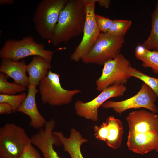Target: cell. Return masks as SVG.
<instances>
[{
	"instance_id": "cell-1",
	"label": "cell",
	"mask_w": 158,
	"mask_h": 158,
	"mask_svg": "<svg viewBox=\"0 0 158 158\" xmlns=\"http://www.w3.org/2000/svg\"><path fill=\"white\" fill-rule=\"evenodd\" d=\"M86 17L83 0H68L54 30L52 44L56 46L80 35L83 32Z\"/></svg>"
},
{
	"instance_id": "cell-2",
	"label": "cell",
	"mask_w": 158,
	"mask_h": 158,
	"mask_svg": "<svg viewBox=\"0 0 158 158\" xmlns=\"http://www.w3.org/2000/svg\"><path fill=\"white\" fill-rule=\"evenodd\" d=\"M53 52L45 49L43 44L39 43L30 36L17 40L8 39L5 41L0 50V57L18 61L31 56H40L51 62Z\"/></svg>"
},
{
	"instance_id": "cell-3",
	"label": "cell",
	"mask_w": 158,
	"mask_h": 158,
	"mask_svg": "<svg viewBox=\"0 0 158 158\" xmlns=\"http://www.w3.org/2000/svg\"><path fill=\"white\" fill-rule=\"evenodd\" d=\"M68 0H42L35 10L33 21L36 32L43 39L51 40L59 15Z\"/></svg>"
},
{
	"instance_id": "cell-4",
	"label": "cell",
	"mask_w": 158,
	"mask_h": 158,
	"mask_svg": "<svg viewBox=\"0 0 158 158\" xmlns=\"http://www.w3.org/2000/svg\"><path fill=\"white\" fill-rule=\"evenodd\" d=\"M31 144L30 138L21 127L8 123L0 128V158H19Z\"/></svg>"
},
{
	"instance_id": "cell-5",
	"label": "cell",
	"mask_w": 158,
	"mask_h": 158,
	"mask_svg": "<svg viewBox=\"0 0 158 158\" xmlns=\"http://www.w3.org/2000/svg\"><path fill=\"white\" fill-rule=\"evenodd\" d=\"M124 41V37L100 32L89 52L81 60L85 63L104 65L120 54Z\"/></svg>"
},
{
	"instance_id": "cell-6",
	"label": "cell",
	"mask_w": 158,
	"mask_h": 158,
	"mask_svg": "<svg viewBox=\"0 0 158 158\" xmlns=\"http://www.w3.org/2000/svg\"><path fill=\"white\" fill-rule=\"evenodd\" d=\"M38 86L42 102L51 106L68 104L72 101L74 96L82 92L78 89L69 90L63 88L59 74L50 70L47 76L41 80Z\"/></svg>"
},
{
	"instance_id": "cell-7",
	"label": "cell",
	"mask_w": 158,
	"mask_h": 158,
	"mask_svg": "<svg viewBox=\"0 0 158 158\" xmlns=\"http://www.w3.org/2000/svg\"><path fill=\"white\" fill-rule=\"evenodd\" d=\"M132 67L130 62L121 54L108 61L104 65L101 76L96 80L97 90L101 92L111 85H125L130 78L129 72Z\"/></svg>"
},
{
	"instance_id": "cell-8",
	"label": "cell",
	"mask_w": 158,
	"mask_h": 158,
	"mask_svg": "<svg viewBox=\"0 0 158 158\" xmlns=\"http://www.w3.org/2000/svg\"><path fill=\"white\" fill-rule=\"evenodd\" d=\"M157 98L153 90L144 83L139 91L132 97L119 101L107 100L101 106L105 109H112L120 114L130 109L140 108H145L156 114L158 113V108L155 104Z\"/></svg>"
},
{
	"instance_id": "cell-9",
	"label": "cell",
	"mask_w": 158,
	"mask_h": 158,
	"mask_svg": "<svg viewBox=\"0 0 158 158\" xmlns=\"http://www.w3.org/2000/svg\"><path fill=\"white\" fill-rule=\"evenodd\" d=\"M86 12V19L81 41L71 55L70 59L78 62L89 52L97 40L100 31L95 19L96 0H83Z\"/></svg>"
},
{
	"instance_id": "cell-10",
	"label": "cell",
	"mask_w": 158,
	"mask_h": 158,
	"mask_svg": "<svg viewBox=\"0 0 158 158\" xmlns=\"http://www.w3.org/2000/svg\"><path fill=\"white\" fill-rule=\"evenodd\" d=\"M126 89L124 85H115L106 88L90 101L85 102L78 100L74 104L76 114L87 119L97 121L98 119L99 107L110 98L123 96Z\"/></svg>"
},
{
	"instance_id": "cell-11",
	"label": "cell",
	"mask_w": 158,
	"mask_h": 158,
	"mask_svg": "<svg viewBox=\"0 0 158 158\" xmlns=\"http://www.w3.org/2000/svg\"><path fill=\"white\" fill-rule=\"evenodd\" d=\"M56 125L55 120L47 121L44 128L33 134L30 138L31 143L42 152L44 158H63L58 155L54 149V145H62L58 138L52 133Z\"/></svg>"
},
{
	"instance_id": "cell-12",
	"label": "cell",
	"mask_w": 158,
	"mask_h": 158,
	"mask_svg": "<svg viewBox=\"0 0 158 158\" xmlns=\"http://www.w3.org/2000/svg\"><path fill=\"white\" fill-rule=\"evenodd\" d=\"M93 130L95 138L105 142L109 147L114 149L120 147L123 130L120 119L109 116L101 125H95Z\"/></svg>"
},
{
	"instance_id": "cell-13",
	"label": "cell",
	"mask_w": 158,
	"mask_h": 158,
	"mask_svg": "<svg viewBox=\"0 0 158 158\" xmlns=\"http://www.w3.org/2000/svg\"><path fill=\"white\" fill-rule=\"evenodd\" d=\"M129 131L144 133L158 131V115L146 110L130 112L126 117Z\"/></svg>"
},
{
	"instance_id": "cell-14",
	"label": "cell",
	"mask_w": 158,
	"mask_h": 158,
	"mask_svg": "<svg viewBox=\"0 0 158 158\" xmlns=\"http://www.w3.org/2000/svg\"><path fill=\"white\" fill-rule=\"evenodd\" d=\"M127 145L129 150L143 155L158 146V131L144 133L128 132Z\"/></svg>"
},
{
	"instance_id": "cell-15",
	"label": "cell",
	"mask_w": 158,
	"mask_h": 158,
	"mask_svg": "<svg viewBox=\"0 0 158 158\" xmlns=\"http://www.w3.org/2000/svg\"><path fill=\"white\" fill-rule=\"evenodd\" d=\"M28 92L24 101L16 111L23 113L30 119V125L33 128L40 129L44 126L47 121L39 111L36 102V95L38 92L36 87L30 85Z\"/></svg>"
},
{
	"instance_id": "cell-16",
	"label": "cell",
	"mask_w": 158,
	"mask_h": 158,
	"mask_svg": "<svg viewBox=\"0 0 158 158\" xmlns=\"http://www.w3.org/2000/svg\"><path fill=\"white\" fill-rule=\"evenodd\" d=\"M27 67L23 59L16 61L9 59H2L0 72L13 79L14 83L26 88L30 84L28 77L26 75Z\"/></svg>"
},
{
	"instance_id": "cell-17",
	"label": "cell",
	"mask_w": 158,
	"mask_h": 158,
	"mask_svg": "<svg viewBox=\"0 0 158 158\" xmlns=\"http://www.w3.org/2000/svg\"><path fill=\"white\" fill-rule=\"evenodd\" d=\"M52 133L58 138L63 145L64 151L68 153L71 158H84L81 153V147L88 140L83 138L79 132L75 128H71L68 138L61 131L53 132Z\"/></svg>"
},
{
	"instance_id": "cell-18",
	"label": "cell",
	"mask_w": 158,
	"mask_h": 158,
	"mask_svg": "<svg viewBox=\"0 0 158 158\" xmlns=\"http://www.w3.org/2000/svg\"><path fill=\"white\" fill-rule=\"evenodd\" d=\"M51 68V62L40 56H34L31 62L27 65L30 85L35 87L41 80L48 75Z\"/></svg>"
},
{
	"instance_id": "cell-19",
	"label": "cell",
	"mask_w": 158,
	"mask_h": 158,
	"mask_svg": "<svg viewBox=\"0 0 158 158\" xmlns=\"http://www.w3.org/2000/svg\"><path fill=\"white\" fill-rule=\"evenodd\" d=\"M135 56L142 61L143 67L151 68L154 73L158 74V51H151L139 45L135 48Z\"/></svg>"
},
{
	"instance_id": "cell-20",
	"label": "cell",
	"mask_w": 158,
	"mask_h": 158,
	"mask_svg": "<svg viewBox=\"0 0 158 158\" xmlns=\"http://www.w3.org/2000/svg\"><path fill=\"white\" fill-rule=\"evenodd\" d=\"M151 28L150 34L142 45L147 49L158 51V0L151 15Z\"/></svg>"
},
{
	"instance_id": "cell-21",
	"label": "cell",
	"mask_w": 158,
	"mask_h": 158,
	"mask_svg": "<svg viewBox=\"0 0 158 158\" xmlns=\"http://www.w3.org/2000/svg\"><path fill=\"white\" fill-rule=\"evenodd\" d=\"M8 78L4 73H0V94L14 95L25 91L26 88L14 82L12 83L8 81Z\"/></svg>"
},
{
	"instance_id": "cell-22",
	"label": "cell",
	"mask_w": 158,
	"mask_h": 158,
	"mask_svg": "<svg viewBox=\"0 0 158 158\" xmlns=\"http://www.w3.org/2000/svg\"><path fill=\"white\" fill-rule=\"evenodd\" d=\"M129 75L130 77L136 78L144 82L153 90L158 98V78L147 75L132 67L129 70Z\"/></svg>"
},
{
	"instance_id": "cell-23",
	"label": "cell",
	"mask_w": 158,
	"mask_h": 158,
	"mask_svg": "<svg viewBox=\"0 0 158 158\" xmlns=\"http://www.w3.org/2000/svg\"><path fill=\"white\" fill-rule=\"evenodd\" d=\"M132 23V21L129 20H113L111 26L107 33L112 35L124 37Z\"/></svg>"
},
{
	"instance_id": "cell-24",
	"label": "cell",
	"mask_w": 158,
	"mask_h": 158,
	"mask_svg": "<svg viewBox=\"0 0 158 158\" xmlns=\"http://www.w3.org/2000/svg\"><path fill=\"white\" fill-rule=\"evenodd\" d=\"M27 94L23 93L17 95L0 94V103H6L10 104L15 112L25 100Z\"/></svg>"
},
{
	"instance_id": "cell-25",
	"label": "cell",
	"mask_w": 158,
	"mask_h": 158,
	"mask_svg": "<svg viewBox=\"0 0 158 158\" xmlns=\"http://www.w3.org/2000/svg\"><path fill=\"white\" fill-rule=\"evenodd\" d=\"M95 19L100 32L107 33L111 26L113 20L96 14Z\"/></svg>"
},
{
	"instance_id": "cell-26",
	"label": "cell",
	"mask_w": 158,
	"mask_h": 158,
	"mask_svg": "<svg viewBox=\"0 0 158 158\" xmlns=\"http://www.w3.org/2000/svg\"><path fill=\"white\" fill-rule=\"evenodd\" d=\"M19 158H42L37 150L31 144L24 151Z\"/></svg>"
},
{
	"instance_id": "cell-27",
	"label": "cell",
	"mask_w": 158,
	"mask_h": 158,
	"mask_svg": "<svg viewBox=\"0 0 158 158\" xmlns=\"http://www.w3.org/2000/svg\"><path fill=\"white\" fill-rule=\"evenodd\" d=\"M13 112L11 106L6 103H0V114H10Z\"/></svg>"
},
{
	"instance_id": "cell-28",
	"label": "cell",
	"mask_w": 158,
	"mask_h": 158,
	"mask_svg": "<svg viewBox=\"0 0 158 158\" xmlns=\"http://www.w3.org/2000/svg\"><path fill=\"white\" fill-rule=\"evenodd\" d=\"M96 2L98 3L99 6L105 8H108L111 4V1L109 0H96Z\"/></svg>"
},
{
	"instance_id": "cell-29",
	"label": "cell",
	"mask_w": 158,
	"mask_h": 158,
	"mask_svg": "<svg viewBox=\"0 0 158 158\" xmlns=\"http://www.w3.org/2000/svg\"><path fill=\"white\" fill-rule=\"evenodd\" d=\"M14 2L13 0H0V4H13Z\"/></svg>"
},
{
	"instance_id": "cell-30",
	"label": "cell",
	"mask_w": 158,
	"mask_h": 158,
	"mask_svg": "<svg viewBox=\"0 0 158 158\" xmlns=\"http://www.w3.org/2000/svg\"><path fill=\"white\" fill-rule=\"evenodd\" d=\"M155 150L156 151V152H158V146H157V148Z\"/></svg>"
}]
</instances>
